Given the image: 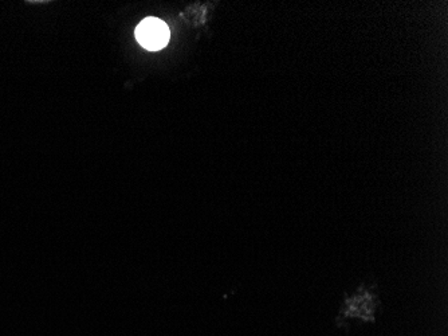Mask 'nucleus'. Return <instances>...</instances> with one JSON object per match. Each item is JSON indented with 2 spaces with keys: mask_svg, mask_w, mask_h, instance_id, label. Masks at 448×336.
Listing matches in <instances>:
<instances>
[{
  "mask_svg": "<svg viewBox=\"0 0 448 336\" xmlns=\"http://www.w3.org/2000/svg\"><path fill=\"white\" fill-rule=\"evenodd\" d=\"M170 33L168 26L157 18L144 19L136 27V38L138 43L152 52L161 50L167 46Z\"/></svg>",
  "mask_w": 448,
  "mask_h": 336,
  "instance_id": "f257e3e1",
  "label": "nucleus"
},
{
  "mask_svg": "<svg viewBox=\"0 0 448 336\" xmlns=\"http://www.w3.org/2000/svg\"><path fill=\"white\" fill-rule=\"evenodd\" d=\"M360 320L364 323H369L376 320V308L371 300L355 299L349 303L339 314L337 319V328H348L349 321Z\"/></svg>",
  "mask_w": 448,
  "mask_h": 336,
  "instance_id": "f03ea898",
  "label": "nucleus"
}]
</instances>
